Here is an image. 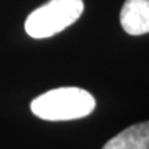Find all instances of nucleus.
Wrapping results in <instances>:
<instances>
[{"label": "nucleus", "mask_w": 149, "mask_h": 149, "mask_svg": "<svg viewBox=\"0 0 149 149\" xmlns=\"http://www.w3.org/2000/svg\"><path fill=\"white\" fill-rule=\"evenodd\" d=\"M102 149H149V120L123 130Z\"/></svg>", "instance_id": "4"}, {"label": "nucleus", "mask_w": 149, "mask_h": 149, "mask_svg": "<svg viewBox=\"0 0 149 149\" xmlns=\"http://www.w3.org/2000/svg\"><path fill=\"white\" fill-rule=\"evenodd\" d=\"M95 108V100L79 87H61L36 97L31 102L33 115L48 122L73 120L88 116Z\"/></svg>", "instance_id": "1"}, {"label": "nucleus", "mask_w": 149, "mask_h": 149, "mask_svg": "<svg viewBox=\"0 0 149 149\" xmlns=\"http://www.w3.org/2000/svg\"><path fill=\"white\" fill-rule=\"evenodd\" d=\"M83 10V0H50L28 15L25 31L33 39H47L74 24Z\"/></svg>", "instance_id": "2"}, {"label": "nucleus", "mask_w": 149, "mask_h": 149, "mask_svg": "<svg viewBox=\"0 0 149 149\" xmlns=\"http://www.w3.org/2000/svg\"><path fill=\"white\" fill-rule=\"evenodd\" d=\"M120 24L128 35L149 33V0H126L120 11Z\"/></svg>", "instance_id": "3"}]
</instances>
